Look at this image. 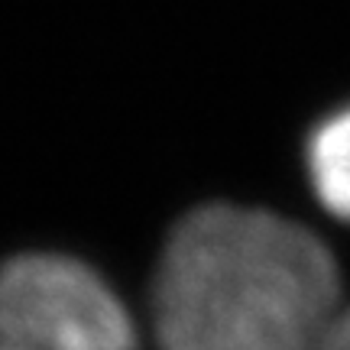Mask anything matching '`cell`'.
<instances>
[{
	"label": "cell",
	"instance_id": "cell-1",
	"mask_svg": "<svg viewBox=\"0 0 350 350\" xmlns=\"http://www.w3.org/2000/svg\"><path fill=\"white\" fill-rule=\"evenodd\" d=\"M338 305L340 273L325 240L237 204L185 214L152 279L159 350H318Z\"/></svg>",
	"mask_w": 350,
	"mask_h": 350
},
{
	"label": "cell",
	"instance_id": "cell-5",
	"mask_svg": "<svg viewBox=\"0 0 350 350\" xmlns=\"http://www.w3.org/2000/svg\"><path fill=\"white\" fill-rule=\"evenodd\" d=\"M0 350H26V347H13V344H0Z\"/></svg>",
	"mask_w": 350,
	"mask_h": 350
},
{
	"label": "cell",
	"instance_id": "cell-2",
	"mask_svg": "<svg viewBox=\"0 0 350 350\" xmlns=\"http://www.w3.org/2000/svg\"><path fill=\"white\" fill-rule=\"evenodd\" d=\"M0 344L137 350V325L107 279L81 260L23 253L0 266Z\"/></svg>",
	"mask_w": 350,
	"mask_h": 350
},
{
	"label": "cell",
	"instance_id": "cell-4",
	"mask_svg": "<svg viewBox=\"0 0 350 350\" xmlns=\"http://www.w3.org/2000/svg\"><path fill=\"white\" fill-rule=\"evenodd\" d=\"M318 350H350V308L334 314V321L327 325Z\"/></svg>",
	"mask_w": 350,
	"mask_h": 350
},
{
	"label": "cell",
	"instance_id": "cell-3",
	"mask_svg": "<svg viewBox=\"0 0 350 350\" xmlns=\"http://www.w3.org/2000/svg\"><path fill=\"white\" fill-rule=\"evenodd\" d=\"M305 159L318 201L350 224V107H340L314 126Z\"/></svg>",
	"mask_w": 350,
	"mask_h": 350
}]
</instances>
